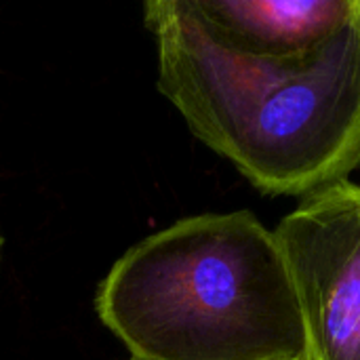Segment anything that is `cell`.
<instances>
[{"label":"cell","mask_w":360,"mask_h":360,"mask_svg":"<svg viewBox=\"0 0 360 360\" xmlns=\"http://www.w3.org/2000/svg\"><path fill=\"white\" fill-rule=\"evenodd\" d=\"M158 91L262 194L308 196L360 167V13L323 46L262 57L226 42L194 0H150Z\"/></svg>","instance_id":"cell-1"},{"label":"cell","mask_w":360,"mask_h":360,"mask_svg":"<svg viewBox=\"0 0 360 360\" xmlns=\"http://www.w3.org/2000/svg\"><path fill=\"white\" fill-rule=\"evenodd\" d=\"M95 310L131 360H310L281 247L251 211L146 236L101 281Z\"/></svg>","instance_id":"cell-2"},{"label":"cell","mask_w":360,"mask_h":360,"mask_svg":"<svg viewBox=\"0 0 360 360\" xmlns=\"http://www.w3.org/2000/svg\"><path fill=\"white\" fill-rule=\"evenodd\" d=\"M304 319L310 360H360V186L302 198L274 230Z\"/></svg>","instance_id":"cell-3"},{"label":"cell","mask_w":360,"mask_h":360,"mask_svg":"<svg viewBox=\"0 0 360 360\" xmlns=\"http://www.w3.org/2000/svg\"><path fill=\"white\" fill-rule=\"evenodd\" d=\"M232 46L262 57H293L323 46L360 13V0H194Z\"/></svg>","instance_id":"cell-4"},{"label":"cell","mask_w":360,"mask_h":360,"mask_svg":"<svg viewBox=\"0 0 360 360\" xmlns=\"http://www.w3.org/2000/svg\"><path fill=\"white\" fill-rule=\"evenodd\" d=\"M0 255H2V238H0Z\"/></svg>","instance_id":"cell-5"}]
</instances>
